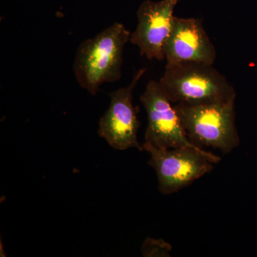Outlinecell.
I'll return each instance as SVG.
<instances>
[{"instance_id": "obj_4", "label": "cell", "mask_w": 257, "mask_h": 257, "mask_svg": "<svg viewBox=\"0 0 257 257\" xmlns=\"http://www.w3.org/2000/svg\"><path fill=\"white\" fill-rule=\"evenodd\" d=\"M150 155L149 165L156 172L158 188L164 194L177 192L213 170L221 158L205 150L191 147L158 148L144 143Z\"/></svg>"}, {"instance_id": "obj_7", "label": "cell", "mask_w": 257, "mask_h": 257, "mask_svg": "<svg viewBox=\"0 0 257 257\" xmlns=\"http://www.w3.org/2000/svg\"><path fill=\"white\" fill-rule=\"evenodd\" d=\"M181 0H146L138 11V24L130 42L149 60H165L164 48L172 30L174 10Z\"/></svg>"}, {"instance_id": "obj_5", "label": "cell", "mask_w": 257, "mask_h": 257, "mask_svg": "<svg viewBox=\"0 0 257 257\" xmlns=\"http://www.w3.org/2000/svg\"><path fill=\"white\" fill-rule=\"evenodd\" d=\"M140 101L147 114L145 143L158 148L191 147L202 150L187 138L175 105L160 82L150 80Z\"/></svg>"}, {"instance_id": "obj_9", "label": "cell", "mask_w": 257, "mask_h": 257, "mask_svg": "<svg viewBox=\"0 0 257 257\" xmlns=\"http://www.w3.org/2000/svg\"><path fill=\"white\" fill-rule=\"evenodd\" d=\"M172 246L163 239L147 238L142 247L144 256H170Z\"/></svg>"}, {"instance_id": "obj_1", "label": "cell", "mask_w": 257, "mask_h": 257, "mask_svg": "<svg viewBox=\"0 0 257 257\" xmlns=\"http://www.w3.org/2000/svg\"><path fill=\"white\" fill-rule=\"evenodd\" d=\"M131 34L116 23L79 45L73 69L81 87L95 95L101 84L121 78L123 53Z\"/></svg>"}, {"instance_id": "obj_6", "label": "cell", "mask_w": 257, "mask_h": 257, "mask_svg": "<svg viewBox=\"0 0 257 257\" xmlns=\"http://www.w3.org/2000/svg\"><path fill=\"white\" fill-rule=\"evenodd\" d=\"M146 71V68L140 69L128 85L109 94L110 104L99 121L98 134L116 150H144L143 145L138 141L140 123L133 100L134 89Z\"/></svg>"}, {"instance_id": "obj_3", "label": "cell", "mask_w": 257, "mask_h": 257, "mask_svg": "<svg viewBox=\"0 0 257 257\" xmlns=\"http://www.w3.org/2000/svg\"><path fill=\"white\" fill-rule=\"evenodd\" d=\"M174 105L186 135L194 145L212 147L224 154L239 147L235 99L197 105Z\"/></svg>"}, {"instance_id": "obj_8", "label": "cell", "mask_w": 257, "mask_h": 257, "mask_svg": "<svg viewBox=\"0 0 257 257\" xmlns=\"http://www.w3.org/2000/svg\"><path fill=\"white\" fill-rule=\"evenodd\" d=\"M167 64L199 62L213 65L216 59L213 45L202 22L174 17L170 37L164 48Z\"/></svg>"}, {"instance_id": "obj_2", "label": "cell", "mask_w": 257, "mask_h": 257, "mask_svg": "<svg viewBox=\"0 0 257 257\" xmlns=\"http://www.w3.org/2000/svg\"><path fill=\"white\" fill-rule=\"evenodd\" d=\"M159 82L173 104L197 105L236 99L233 86L209 64H167Z\"/></svg>"}]
</instances>
